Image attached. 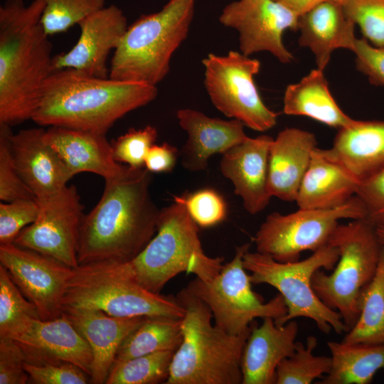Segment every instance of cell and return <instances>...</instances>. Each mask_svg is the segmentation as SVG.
Returning <instances> with one entry per match:
<instances>
[{
  "label": "cell",
  "mask_w": 384,
  "mask_h": 384,
  "mask_svg": "<svg viewBox=\"0 0 384 384\" xmlns=\"http://www.w3.org/2000/svg\"><path fill=\"white\" fill-rule=\"evenodd\" d=\"M151 172L126 165L105 179L102 196L84 215L80 229L78 265L134 260L154 236L160 210L149 192Z\"/></svg>",
  "instance_id": "1"
},
{
  "label": "cell",
  "mask_w": 384,
  "mask_h": 384,
  "mask_svg": "<svg viewBox=\"0 0 384 384\" xmlns=\"http://www.w3.org/2000/svg\"><path fill=\"white\" fill-rule=\"evenodd\" d=\"M43 0L0 6V124L32 119L46 80L54 72L52 45L41 19Z\"/></svg>",
  "instance_id": "2"
},
{
  "label": "cell",
  "mask_w": 384,
  "mask_h": 384,
  "mask_svg": "<svg viewBox=\"0 0 384 384\" xmlns=\"http://www.w3.org/2000/svg\"><path fill=\"white\" fill-rule=\"evenodd\" d=\"M157 95L156 86L63 69L54 71L46 80L32 120L42 127L106 134L117 120L150 103Z\"/></svg>",
  "instance_id": "3"
},
{
  "label": "cell",
  "mask_w": 384,
  "mask_h": 384,
  "mask_svg": "<svg viewBox=\"0 0 384 384\" xmlns=\"http://www.w3.org/2000/svg\"><path fill=\"white\" fill-rule=\"evenodd\" d=\"M185 309L182 341L165 384H240L241 358L251 331L233 335L213 325L212 312L186 287L177 294Z\"/></svg>",
  "instance_id": "4"
},
{
  "label": "cell",
  "mask_w": 384,
  "mask_h": 384,
  "mask_svg": "<svg viewBox=\"0 0 384 384\" xmlns=\"http://www.w3.org/2000/svg\"><path fill=\"white\" fill-rule=\"evenodd\" d=\"M196 0H170L128 26L111 60L109 78L156 86L171 57L186 38Z\"/></svg>",
  "instance_id": "5"
},
{
  "label": "cell",
  "mask_w": 384,
  "mask_h": 384,
  "mask_svg": "<svg viewBox=\"0 0 384 384\" xmlns=\"http://www.w3.org/2000/svg\"><path fill=\"white\" fill-rule=\"evenodd\" d=\"M174 201L160 210L154 236L134 260L128 262L137 282L157 294L178 274L191 273L202 281H208L223 266V257H210L204 252L199 226L185 206L175 198Z\"/></svg>",
  "instance_id": "6"
},
{
  "label": "cell",
  "mask_w": 384,
  "mask_h": 384,
  "mask_svg": "<svg viewBox=\"0 0 384 384\" xmlns=\"http://www.w3.org/2000/svg\"><path fill=\"white\" fill-rule=\"evenodd\" d=\"M65 306L95 309L122 318L182 319L185 314L176 297L150 292L139 284L130 272L128 262L79 265L68 282Z\"/></svg>",
  "instance_id": "7"
},
{
  "label": "cell",
  "mask_w": 384,
  "mask_h": 384,
  "mask_svg": "<svg viewBox=\"0 0 384 384\" xmlns=\"http://www.w3.org/2000/svg\"><path fill=\"white\" fill-rule=\"evenodd\" d=\"M328 244L338 248V260L329 274L316 271L311 286L326 306L339 313L347 332L358 318V299L376 273L382 246L375 225L366 219L338 223Z\"/></svg>",
  "instance_id": "8"
},
{
  "label": "cell",
  "mask_w": 384,
  "mask_h": 384,
  "mask_svg": "<svg viewBox=\"0 0 384 384\" xmlns=\"http://www.w3.org/2000/svg\"><path fill=\"white\" fill-rule=\"evenodd\" d=\"M339 258L338 248L326 245L313 252L309 257L296 262H281L258 252H246L243 266L249 272L252 284H266L276 288L282 296L287 314L274 322L282 326L298 317L312 319L319 330L329 334L346 331L339 313L326 306L311 286L314 273L324 268L331 270Z\"/></svg>",
  "instance_id": "9"
},
{
  "label": "cell",
  "mask_w": 384,
  "mask_h": 384,
  "mask_svg": "<svg viewBox=\"0 0 384 384\" xmlns=\"http://www.w3.org/2000/svg\"><path fill=\"white\" fill-rule=\"evenodd\" d=\"M250 242L236 247L233 258L223 265L211 279L202 281L196 277L186 288L209 307L215 324L233 335L249 330L256 318L272 317L274 320L284 316L287 308L279 294L265 303L260 295L253 292L250 274L243 266V256Z\"/></svg>",
  "instance_id": "10"
},
{
  "label": "cell",
  "mask_w": 384,
  "mask_h": 384,
  "mask_svg": "<svg viewBox=\"0 0 384 384\" xmlns=\"http://www.w3.org/2000/svg\"><path fill=\"white\" fill-rule=\"evenodd\" d=\"M341 219H367L366 207L356 195L332 208L272 213L253 238L256 251L281 262L298 261L302 252L326 245Z\"/></svg>",
  "instance_id": "11"
},
{
  "label": "cell",
  "mask_w": 384,
  "mask_h": 384,
  "mask_svg": "<svg viewBox=\"0 0 384 384\" xmlns=\"http://www.w3.org/2000/svg\"><path fill=\"white\" fill-rule=\"evenodd\" d=\"M202 63L205 87L217 110L257 132L276 125L278 114L263 102L254 80L260 68L258 60L230 50L225 55L209 53Z\"/></svg>",
  "instance_id": "12"
},
{
  "label": "cell",
  "mask_w": 384,
  "mask_h": 384,
  "mask_svg": "<svg viewBox=\"0 0 384 384\" xmlns=\"http://www.w3.org/2000/svg\"><path fill=\"white\" fill-rule=\"evenodd\" d=\"M36 201L39 209L36 220L21 231L14 243L77 267L84 206L76 187L67 185Z\"/></svg>",
  "instance_id": "13"
},
{
  "label": "cell",
  "mask_w": 384,
  "mask_h": 384,
  "mask_svg": "<svg viewBox=\"0 0 384 384\" xmlns=\"http://www.w3.org/2000/svg\"><path fill=\"white\" fill-rule=\"evenodd\" d=\"M0 265L23 294L36 306L42 319L62 315L73 268L14 242L0 244Z\"/></svg>",
  "instance_id": "14"
},
{
  "label": "cell",
  "mask_w": 384,
  "mask_h": 384,
  "mask_svg": "<svg viewBox=\"0 0 384 384\" xmlns=\"http://www.w3.org/2000/svg\"><path fill=\"white\" fill-rule=\"evenodd\" d=\"M299 16L274 0H236L223 9L219 21L239 33L240 53L249 56L267 51L282 63L292 54L284 45L287 29L297 31Z\"/></svg>",
  "instance_id": "15"
},
{
  "label": "cell",
  "mask_w": 384,
  "mask_h": 384,
  "mask_svg": "<svg viewBox=\"0 0 384 384\" xmlns=\"http://www.w3.org/2000/svg\"><path fill=\"white\" fill-rule=\"evenodd\" d=\"M80 34L68 52L53 55V70L73 69L92 76L107 78L108 55L115 49L128 26L118 6L112 4L93 13L78 24Z\"/></svg>",
  "instance_id": "16"
},
{
  "label": "cell",
  "mask_w": 384,
  "mask_h": 384,
  "mask_svg": "<svg viewBox=\"0 0 384 384\" xmlns=\"http://www.w3.org/2000/svg\"><path fill=\"white\" fill-rule=\"evenodd\" d=\"M14 340L33 363H69L90 376L91 348L63 314L52 319H31Z\"/></svg>",
  "instance_id": "17"
},
{
  "label": "cell",
  "mask_w": 384,
  "mask_h": 384,
  "mask_svg": "<svg viewBox=\"0 0 384 384\" xmlns=\"http://www.w3.org/2000/svg\"><path fill=\"white\" fill-rule=\"evenodd\" d=\"M273 138L262 134L248 137L223 154L220 171L229 179L245 210L251 215L262 211L272 198L268 189V157Z\"/></svg>",
  "instance_id": "18"
},
{
  "label": "cell",
  "mask_w": 384,
  "mask_h": 384,
  "mask_svg": "<svg viewBox=\"0 0 384 384\" xmlns=\"http://www.w3.org/2000/svg\"><path fill=\"white\" fill-rule=\"evenodd\" d=\"M63 314L88 343L92 353L90 383H105L125 338L146 316L122 318L95 309L65 306Z\"/></svg>",
  "instance_id": "19"
},
{
  "label": "cell",
  "mask_w": 384,
  "mask_h": 384,
  "mask_svg": "<svg viewBox=\"0 0 384 384\" xmlns=\"http://www.w3.org/2000/svg\"><path fill=\"white\" fill-rule=\"evenodd\" d=\"M45 131L43 128L22 129L11 139L17 171L36 199L59 191L73 177L58 154L46 142Z\"/></svg>",
  "instance_id": "20"
},
{
  "label": "cell",
  "mask_w": 384,
  "mask_h": 384,
  "mask_svg": "<svg viewBox=\"0 0 384 384\" xmlns=\"http://www.w3.org/2000/svg\"><path fill=\"white\" fill-rule=\"evenodd\" d=\"M179 126L188 135L179 157L183 167L192 172L204 171L215 154H223L249 137L239 120L210 117L189 108L176 112Z\"/></svg>",
  "instance_id": "21"
},
{
  "label": "cell",
  "mask_w": 384,
  "mask_h": 384,
  "mask_svg": "<svg viewBox=\"0 0 384 384\" xmlns=\"http://www.w3.org/2000/svg\"><path fill=\"white\" fill-rule=\"evenodd\" d=\"M298 324L291 320L282 326L272 317L251 327L241 358L242 384H274L276 369L295 349Z\"/></svg>",
  "instance_id": "22"
},
{
  "label": "cell",
  "mask_w": 384,
  "mask_h": 384,
  "mask_svg": "<svg viewBox=\"0 0 384 384\" xmlns=\"http://www.w3.org/2000/svg\"><path fill=\"white\" fill-rule=\"evenodd\" d=\"M316 145L313 133L295 127L284 129L273 139L268 157V189L272 197L295 201Z\"/></svg>",
  "instance_id": "23"
},
{
  "label": "cell",
  "mask_w": 384,
  "mask_h": 384,
  "mask_svg": "<svg viewBox=\"0 0 384 384\" xmlns=\"http://www.w3.org/2000/svg\"><path fill=\"white\" fill-rule=\"evenodd\" d=\"M44 139L73 176L90 172L105 179L119 174L126 166L114 159L112 144L105 134L52 126L45 131Z\"/></svg>",
  "instance_id": "24"
},
{
  "label": "cell",
  "mask_w": 384,
  "mask_h": 384,
  "mask_svg": "<svg viewBox=\"0 0 384 384\" xmlns=\"http://www.w3.org/2000/svg\"><path fill=\"white\" fill-rule=\"evenodd\" d=\"M355 26L343 4L325 0L299 16L298 43L310 49L315 56L316 68L324 70L334 50H352L356 38Z\"/></svg>",
  "instance_id": "25"
},
{
  "label": "cell",
  "mask_w": 384,
  "mask_h": 384,
  "mask_svg": "<svg viewBox=\"0 0 384 384\" xmlns=\"http://www.w3.org/2000/svg\"><path fill=\"white\" fill-rule=\"evenodd\" d=\"M325 151L361 182L384 169V120H356Z\"/></svg>",
  "instance_id": "26"
},
{
  "label": "cell",
  "mask_w": 384,
  "mask_h": 384,
  "mask_svg": "<svg viewBox=\"0 0 384 384\" xmlns=\"http://www.w3.org/2000/svg\"><path fill=\"white\" fill-rule=\"evenodd\" d=\"M359 181L325 149L316 147L299 188V208L328 209L346 203L356 195Z\"/></svg>",
  "instance_id": "27"
},
{
  "label": "cell",
  "mask_w": 384,
  "mask_h": 384,
  "mask_svg": "<svg viewBox=\"0 0 384 384\" xmlns=\"http://www.w3.org/2000/svg\"><path fill=\"white\" fill-rule=\"evenodd\" d=\"M283 112L304 116L337 129L356 119L339 107L333 97L324 70L314 69L297 83L289 85L283 98Z\"/></svg>",
  "instance_id": "28"
},
{
  "label": "cell",
  "mask_w": 384,
  "mask_h": 384,
  "mask_svg": "<svg viewBox=\"0 0 384 384\" xmlns=\"http://www.w3.org/2000/svg\"><path fill=\"white\" fill-rule=\"evenodd\" d=\"M329 372L319 384H368L384 368V344L327 343Z\"/></svg>",
  "instance_id": "29"
},
{
  "label": "cell",
  "mask_w": 384,
  "mask_h": 384,
  "mask_svg": "<svg viewBox=\"0 0 384 384\" xmlns=\"http://www.w3.org/2000/svg\"><path fill=\"white\" fill-rule=\"evenodd\" d=\"M182 319L146 316L120 346L114 362L161 351H176L182 338Z\"/></svg>",
  "instance_id": "30"
},
{
  "label": "cell",
  "mask_w": 384,
  "mask_h": 384,
  "mask_svg": "<svg viewBox=\"0 0 384 384\" xmlns=\"http://www.w3.org/2000/svg\"><path fill=\"white\" fill-rule=\"evenodd\" d=\"M358 307V318L342 342L384 344V247L374 277L360 294Z\"/></svg>",
  "instance_id": "31"
},
{
  "label": "cell",
  "mask_w": 384,
  "mask_h": 384,
  "mask_svg": "<svg viewBox=\"0 0 384 384\" xmlns=\"http://www.w3.org/2000/svg\"><path fill=\"white\" fill-rule=\"evenodd\" d=\"M161 351L113 363L106 384H156L166 381L174 355Z\"/></svg>",
  "instance_id": "32"
},
{
  "label": "cell",
  "mask_w": 384,
  "mask_h": 384,
  "mask_svg": "<svg viewBox=\"0 0 384 384\" xmlns=\"http://www.w3.org/2000/svg\"><path fill=\"white\" fill-rule=\"evenodd\" d=\"M33 319H41L38 309L0 265V338L14 339Z\"/></svg>",
  "instance_id": "33"
},
{
  "label": "cell",
  "mask_w": 384,
  "mask_h": 384,
  "mask_svg": "<svg viewBox=\"0 0 384 384\" xmlns=\"http://www.w3.org/2000/svg\"><path fill=\"white\" fill-rule=\"evenodd\" d=\"M316 337L310 336L304 345L296 341L294 353L284 358L276 369V384H309L326 375L331 368V358L314 355Z\"/></svg>",
  "instance_id": "34"
},
{
  "label": "cell",
  "mask_w": 384,
  "mask_h": 384,
  "mask_svg": "<svg viewBox=\"0 0 384 384\" xmlns=\"http://www.w3.org/2000/svg\"><path fill=\"white\" fill-rule=\"evenodd\" d=\"M41 23L49 36L68 31L103 9L105 0H43Z\"/></svg>",
  "instance_id": "35"
},
{
  "label": "cell",
  "mask_w": 384,
  "mask_h": 384,
  "mask_svg": "<svg viewBox=\"0 0 384 384\" xmlns=\"http://www.w3.org/2000/svg\"><path fill=\"white\" fill-rule=\"evenodd\" d=\"M11 126L0 124V199L11 202L36 198L19 175L13 159Z\"/></svg>",
  "instance_id": "36"
},
{
  "label": "cell",
  "mask_w": 384,
  "mask_h": 384,
  "mask_svg": "<svg viewBox=\"0 0 384 384\" xmlns=\"http://www.w3.org/2000/svg\"><path fill=\"white\" fill-rule=\"evenodd\" d=\"M174 198L181 201L194 222L201 228H210L227 216V204L215 189L205 188Z\"/></svg>",
  "instance_id": "37"
},
{
  "label": "cell",
  "mask_w": 384,
  "mask_h": 384,
  "mask_svg": "<svg viewBox=\"0 0 384 384\" xmlns=\"http://www.w3.org/2000/svg\"><path fill=\"white\" fill-rule=\"evenodd\" d=\"M343 6L363 37L375 46L384 47V0H348Z\"/></svg>",
  "instance_id": "38"
},
{
  "label": "cell",
  "mask_w": 384,
  "mask_h": 384,
  "mask_svg": "<svg viewBox=\"0 0 384 384\" xmlns=\"http://www.w3.org/2000/svg\"><path fill=\"white\" fill-rule=\"evenodd\" d=\"M157 137V129L150 125L142 129H130L112 142L114 159L131 167H143L146 155Z\"/></svg>",
  "instance_id": "39"
},
{
  "label": "cell",
  "mask_w": 384,
  "mask_h": 384,
  "mask_svg": "<svg viewBox=\"0 0 384 384\" xmlns=\"http://www.w3.org/2000/svg\"><path fill=\"white\" fill-rule=\"evenodd\" d=\"M38 209L36 198L1 202L0 244L14 242L21 231L36 220Z\"/></svg>",
  "instance_id": "40"
},
{
  "label": "cell",
  "mask_w": 384,
  "mask_h": 384,
  "mask_svg": "<svg viewBox=\"0 0 384 384\" xmlns=\"http://www.w3.org/2000/svg\"><path fill=\"white\" fill-rule=\"evenodd\" d=\"M24 369L29 383L35 384H86L90 375L69 363H33L26 361Z\"/></svg>",
  "instance_id": "41"
},
{
  "label": "cell",
  "mask_w": 384,
  "mask_h": 384,
  "mask_svg": "<svg viewBox=\"0 0 384 384\" xmlns=\"http://www.w3.org/2000/svg\"><path fill=\"white\" fill-rule=\"evenodd\" d=\"M26 357L14 340L0 338V384H25L28 375L24 369Z\"/></svg>",
  "instance_id": "42"
},
{
  "label": "cell",
  "mask_w": 384,
  "mask_h": 384,
  "mask_svg": "<svg viewBox=\"0 0 384 384\" xmlns=\"http://www.w3.org/2000/svg\"><path fill=\"white\" fill-rule=\"evenodd\" d=\"M351 51L356 55L357 70L371 84L384 86V47L375 46L363 37L356 38Z\"/></svg>",
  "instance_id": "43"
},
{
  "label": "cell",
  "mask_w": 384,
  "mask_h": 384,
  "mask_svg": "<svg viewBox=\"0 0 384 384\" xmlns=\"http://www.w3.org/2000/svg\"><path fill=\"white\" fill-rule=\"evenodd\" d=\"M356 196L364 204L367 220L374 225L384 220V169L361 181Z\"/></svg>",
  "instance_id": "44"
},
{
  "label": "cell",
  "mask_w": 384,
  "mask_h": 384,
  "mask_svg": "<svg viewBox=\"0 0 384 384\" xmlns=\"http://www.w3.org/2000/svg\"><path fill=\"white\" fill-rule=\"evenodd\" d=\"M179 157V151L170 144H154L149 149L144 167L151 173H165L174 169Z\"/></svg>",
  "instance_id": "45"
},
{
  "label": "cell",
  "mask_w": 384,
  "mask_h": 384,
  "mask_svg": "<svg viewBox=\"0 0 384 384\" xmlns=\"http://www.w3.org/2000/svg\"><path fill=\"white\" fill-rule=\"evenodd\" d=\"M284 5L299 16L325 0H274Z\"/></svg>",
  "instance_id": "46"
},
{
  "label": "cell",
  "mask_w": 384,
  "mask_h": 384,
  "mask_svg": "<svg viewBox=\"0 0 384 384\" xmlns=\"http://www.w3.org/2000/svg\"><path fill=\"white\" fill-rule=\"evenodd\" d=\"M378 240L382 247H384V220L375 225Z\"/></svg>",
  "instance_id": "47"
},
{
  "label": "cell",
  "mask_w": 384,
  "mask_h": 384,
  "mask_svg": "<svg viewBox=\"0 0 384 384\" xmlns=\"http://www.w3.org/2000/svg\"><path fill=\"white\" fill-rule=\"evenodd\" d=\"M337 2L341 3V4H343L345 2H346L348 0H333Z\"/></svg>",
  "instance_id": "48"
}]
</instances>
